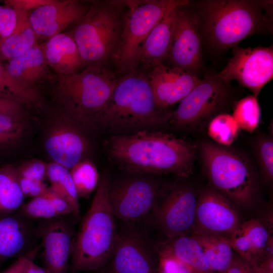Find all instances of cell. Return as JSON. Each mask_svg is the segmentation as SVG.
Wrapping results in <instances>:
<instances>
[{"instance_id": "obj_1", "label": "cell", "mask_w": 273, "mask_h": 273, "mask_svg": "<svg viewBox=\"0 0 273 273\" xmlns=\"http://www.w3.org/2000/svg\"><path fill=\"white\" fill-rule=\"evenodd\" d=\"M109 159L134 174H173L188 177L193 172L196 147L172 134L153 130L114 134L104 143Z\"/></svg>"}, {"instance_id": "obj_2", "label": "cell", "mask_w": 273, "mask_h": 273, "mask_svg": "<svg viewBox=\"0 0 273 273\" xmlns=\"http://www.w3.org/2000/svg\"><path fill=\"white\" fill-rule=\"evenodd\" d=\"M272 1L202 0L192 8L200 34L218 51L232 49L256 34H272Z\"/></svg>"}, {"instance_id": "obj_3", "label": "cell", "mask_w": 273, "mask_h": 273, "mask_svg": "<svg viewBox=\"0 0 273 273\" xmlns=\"http://www.w3.org/2000/svg\"><path fill=\"white\" fill-rule=\"evenodd\" d=\"M169 113L157 106L147 74L136 70L118 79L110 100L94 119L93 128L118 133L153 130L168 123Z\"/></svg>"}, {"instance_id": "obj_4", "label": "cell", "mask_w": 273, "mask_h": 273, "mask_svg": "<svg viewBox=\"0 0 273 273\" xmlns=\"http://www.w3.org/2000/svg\"><path fill=\"white\" fill-rule=\"evenodd\" d=\"M110 182L107 173L100 176L92 202L75 233L71 273L98 270L112 257L118 233L108 198Z\"/></svg>"}, {"instance_id": "obj_5", "label": "cell", "mask_w": 273, "mask_h": 273, "mask_svg": "<svg viewBox=\"0 0 273 273\" xmlns=\"http://www.w3.org/2000/svg\"><path fill=\"white\" fill-rule=\"evenodd\" d=\"M124 1H94L69 31L84 65L107 67L116 57L125 11Z\"/></svg>"}, {"instance_id": "obj_6", "label": "cell", "mask_w": 273, "mask_h": 273, "mask_svg": "<svg viewBox=\"0 0 273 273\" xmlns=\"http://www.w3.org/2000/svg\"><path fill=\"white\" fill-rule=\"evenodd\" d=\"M54 93L60 110L79 124L93 128L97 115L110 100L118 79L107 67L88 66L57 75Z\"/></svg>"}, {"instance_id": "obj_7", "label": "cell", "mask_w": 273, "mask_h": 273, "mask_svg": "<svg viewBox=\"0 0 273 273\" xmlns=\"http://www.w3.org/2000/svg\"><path fill=\"white\" fill-rule=\"evenodd\" d=\"M201 153L210 187L238 209L248 210L253 207L258 185L248 162L238 153L209 142L201 144Z\"/></svg>"}, {"instance_id": "obj_8", "label": "cell", "mask_w": 273, "mask_h": 273, "mask_svg": "<svg viewBox=\"0 0 273 273\" xmlns=\"http://www.w3.org/2000/svg\"><path fill=\"white\" fill-rule=\"evenodd\" d=\"M126 9L121 41L114 63L119 72L138 70L144 42L155 25L170 9L187 5L188 0L124 1Z\"/></svg>"}, {"instance_id": "obj_9", "label": "cell", "mask_w": 273, "mask_h": 273, "mask_svg": "<svg viewBox=\"0 0 273 273\" xmlns=\"http://www.w3.org/2000/svg\"><path fill=\"white\" fill-rule=\"evenodd\" d=\"M230 84L208 75L170 112L168 123L181 129L198 128L222 109L230 98Z\"/></svg>"}, {"instance_id": "obj_10", "label": "cell", "mask_w": 273, "mask_h": 273, "mask_svg": "<svg viewBox=\"0 0 273 273\" xmlns=\"http://www.w3.org/2000/svg\"><path fill=\"white\" fill-rule=\"evenodd\" d=\"M121 177L110 182L108 198L113 213L127 223L141 220L151 214L158 186L145 174Z\"/></svg>"}, {"instance_id": "obj_11", "label": "cell", "mask_w": 273, "mask_h": 273, "mask_svg": "<svg viewBox=\"0 0 273 273\" xmlns=\"http://www.w3.org/2000/svg\"><path fill=\"white\" fill-rule=\"evenodd\" d=\"M232 49L228 64L214 75L229 84L235 80L257 97L273 77L272 46L243 48L236 45Z\"/></svg>"}, {"instance_id": "obj_12", "label": "cell", "mask_w": 273, "mask_h": 273, "mask_svg": "<svg viewBox=\"0 0 273 273\" xmlns=\"http://www.w3.org/2000/svg\"><path fill=\"white\" fill-rule=\"evenodd\" d=\"M197 197L194 190L186 185L173 187L161 198L157 197L151 214L167 239L192 234Z\"/></svg>"}, {"instance_id": "obj_13", "label": "cell", "mask_w": 273, "mask_h": 273, "mask_svg": "<svg viewBox=\"0 0 273 273\" xmlns=\"http://www.w3.org/2000/svg\"><path fill=\"white\" fill-rule=\"evenodd\" d=\"M50 120L44 138L45 150L53 162L70 170L87 158L88 139L81 125L61 110Z\"/></svg>"}, {"instance_id": "obj_14", "label": "cell", "mask_w": 273, "mask_h": 273, "mask_svg": "<svg viewBox=\"0 0 273 273\" xmlns=\"http://www.w3.org/2000/svg\"><path fill=\"white\" fill-rule=\"evenodd\" d=\"M75 219H78L69 214L37 220L44 267L50 273H67L70 268Z\"/></svg>"}, {"instance_id": "obj_15", "label": "cell", "mask_w": 273, "mask_h": 273, "mask_svg": "<svg viewBox=\"0 0 273 273\" xmlns=\"http://www.w3.org/2000/svg\"><path fill=\"white\" fill-rule=\"evenodd\" d=\"M189 4L177 9L166 60L169 66L197 76L203 65L201 38L195 14Z\"/></svg>"}, {"instance_id": "obj_16", "label": "cell", "mask_w": 273, "mask_h": 273, "mask_svg": "<svg viewBox=\"0 0 273 273\" xmlns=\"http://www.w3.org/2000/svg\"><path fill=\"white\" fill-rule=\"evenodd\" d=\"M238 209L225 196L206 188L198 195L193 232L229 237L242 222Z\"/></svg>"}, {"instance_id": "obj_17", "label": "cell", "mask_w": 273, "mask_h": 273, "mask_svg": "<svg viewBox=\"0 0 273 273\" xmlns=\"http://www.w3.org/2000/svg\"><path fill=\"white\" fill-rule=\"evenodd\" d=\"M263 214L242 222L228 237L234 250L253 266L273 256L272 214Z\"/></svg>"}, {"instance_id": "obj_18", "label": "cell", "mask_w": 273, "mask_h": 273, "mask_svg": "<svg viewBox=\"0 0 273 273\" xmlns=\"http://www.w3.org/2000/svg\"><path fill=\"white\" fill-rule=\"evenodd\" d=\"M89 6L77 0H56L29 12V21L38 39L47 40L73 26Z\"/></svg>"}, {"instance_id": "obj_19", "label": "cell", "mask_w": 273, "mask_h": 273, "mask_svg": "<svg viewBox=\"0 0 273 273\" xmlns=\"http://www.w3.org/2000/svg\"><path fill=\"white\" fill-rule=\"evenodd\" d=\"M149 71L147 76L156 103L163 110L179 102L201 80L197 76L164 63L155 64Z\"/></svg>"}, {"instance_id": "obj_20", "label": "cell", "mask_w": 273, "mask_h": 273, "mask_svg": "<svg viewBox=\"0 0 273 273\" xmlns=\"http://www.w3.org/2000/svg\"><path fill=\"white\" fill-rule=\"evenodd\" d=\"M113 256V273H156L153 252L140 234L128 231L118 234Z\"/></svg>"}, {"instance_id": "obj_21", "label": "cell", "mask_w": 273, "mask_h": 273, "mask_svg": "<svg viewBox=\"0 0 273 273\" xmlns=\"http://www.w3.org/2000/svg\"><path fill=\"white\" fill-rule=\"evenodd\" d=\"M36 224L37 220L26 219L16 212L0 215V265L39 246Z\"/></svg>"}, {"instance_id": "obj_22", "label": "cell", "mask_w": 273, "mask_h": 273, "mask_svg": "<svg viewBox=\"0 0 273 273\" xmlns=\"http://www.w3.org/2000/svg\"><path fill=\"white\" fill-rule=\"evenodd\" d=\"M39 46L48 66L57 75L71 74L85 68L76 43L69 32L54 35Z\"/></svg>"}, {"instance_id": "obj_23", "label": "cell", "mask_w": 273, "mask_h": 273, "mask_svg": "<svg viewBox=\"0 0 273 273\" xmlns=\"http://www.w3.org/2000/svg\"><path fill=\"white\" fill-rule=\"evenodd\" d=\"M6 68L15 80L34 90H39L38 84L40 83L54 78L39 44L9 60Z\"/></svg>"}, {"instance_id": "obj_24", "label": "cell", "mask_w": 273, "mask_h": 273, "mask_svg": "<svg viewBox=\"0 0 273 273\" xmlns=\"http://www.w3.org/2000/svg\"><path fill=\"white\" fill-rule=\"evenodd\" d=\"M176 7L169 10L155 25L143 45L139 66L150 69L156 64L166 60L171 42L177 9Z\"/></svg>"}, {"instance_id": "obj_25", "label": "cell", "mask_w": 273, "mask_h": 273, "mask_svg": "<svg viewBox=\"0 0 273 273\" xmlns=\"http://www.w3.org/2000/svg\"><path fill=\"white\" fill-rule=\"evenodd\" d=\"M157 251L177 258L187 266L190 273H216L210 267L200 246L191 235L166 239L158 244Z\"/></svg>"}, {"instance_id": "obj_26", "label": "cell", "mask_w": 273, "mask_h": 273, "mask_svg": "<svg viewBox=\"0 0 273 273\" xmlns=\"http://www.w3.org/2000/svg\"><path fill=\"white\" fill-rule=\"evenodd\" d=\"M191 235L200 246L211 269L216 273H226L235 257L228 237L197 232Z\"/></svg>"}, {"instance_id": "obj_27", "label": "cell", "mask_w": 273, "mask_h": 273, "mask_svg": "<svg viewBox=\"0 0 273 273\" xmlns=\"http://www.w3.org/2000/svg\"><path fill=\"white\" fill-rule=\"evenodd\" d=\"M16 213L26 219L32 220L73 214L70 205L50 187L43 194L23 203Z\"/></svg>"}, {"instance_id": "obj_28", "label": "cell", "mask_w": 273, "mask_h": 273, "mask_svg": "<svg viewBox=\"0 0 273 273\" xmlns=\"http://www.w3.org/2000/svg\"><path fill=\"white\" fill-rule=\"evenodd\" d=\"M17 10L18 19L15 29L0 44V58L2 59L9 61L39 44L38 37L29 21V12Z\"/></svg>"}, {"instance_id": "obj_29", "label": "cell", "mask_w": 273, "mask_h": 273, "mask_svg": "<svg viewBox=\"0 0 273 273\" xmlns=\"http://www.w3.org/2000/svg\"><path fill=\"white\" fill-rule=\"evenodd\" d=\"M24 198L17 167L11 164L1 167L0 215L15 213L23 204Z\"/></svg>"}, {"instance_id": "obj_30", "label": "cell", "mask_w": 273, "mask_h": 273, "mask_svg": "<svg viewBox=\"0 0 273 273\" xmlns=\"http://www.w3.org/2000/svg\"><path fill=\"white\" fill-rule=\"evenodd\" d=\"M46 177L51 183V189L70 205L73 215L78 219L80 214L79 197L70 170L52 162L47 164Z\"/></svg>"}, {"instance_id": "obj_31", "label": "cell", "mask_w": 273, "mask_h": 273, "mask_svg": "<svg viewBox=\"0 0 273 273\" xmlns=\"http://www.w3.org/2000/svg\"><path fill=\"white\" fill-rule=\"evenodd\" d=\"M0 58V98L11 99L25 106L38 104L41 99L39 90L26 87L12 78Z\"/></svg>"}, {"instance_id": "obj_32", "label": "cell", "mask_w": 273, "mask_h": 273, "mask_svg": "<svg viewBox=\"0 0 273 273\" xmlns=\"http://www.w3.org/2000/svg\"><path fill=\"white\" fill-rule=\"evenodd\" d=\"M79 198H87L97 189L100 175L95 165L86 158L70 170Z\"/></svg>"}, {"instance_id": "obj_33", "label": "cell", "mask_w": 273, "mask_h": 273, "mask_svg": "<svg viewBox=\"0 0 273 273\" xmlns=\"http://www.w3.org/2000/svg\"><path fill=\"white\" fill-rule=\"evenodd\" d=\"M26 129L24 116L0 114V154L14 149Z\"/></svg>"}, {"instance_id": "obj_34", "label": "cell", "mask_w": 273, "mask_h": 273, "mask_svg": "<svg viewBox=\"0 0 273 273\" xmlns=\"http://www.w3.org/2000/svg\"><path fill=\"white\" fill-rule=\"evenodd\" d=\"M232 116L240 129L252 133L257 128L261 116L257 97L249 95L237 101Z\"/></svg>"}, {"instance_id": "obj_35", "label": "cell", "mask_w": 273, "mask_h": 273, "mask_svg": "<svg viewBox=\"0 0 273 273\" xmlns=\"http://www.w3.org/2000/svg\"><path fill=\"white\" fill-rule=\"evenodd\" d=\"M240 127L232 115L220 113L210 121L208 134L217 144L229 146L233 143L239 133Z\"/></svg>"}, {"instance_id": "obj_36", "label": "cell", "mask_w": 273, "mask_h": 273, "mask_svg": "<svg viewBox=\"0 0 273 273\" xmlns=\"http://www.w3.org/2000/svg\"><path fill=\"white\" fill-rule=\"evenodd\" d=\"M254 152L263 180L273 179V141L271 137L258 138L254 144Z\"/></svg>"}, {"instance_id": "obj_37", "label": "cell", "mask_w": 273, "mask_h": 273, "mask_svg": "<svg viewBox=\"0 0 273 273\" xmlns=\"http://www.w3.org/2000/svg\"><path fill=\"white\" fill-rule=\"evenodd\" d=\"M18 12L4 2L0 5V44L13 32L17 25Z\"/></svg>"}, {"instance_id": "obj_38", "label": "cell", "mask_w": 273, "mask_h": 273, "mask_svg": "<svg viewBox=\"0 0 273 273\" xmlns=\"http://www.w3.org/2000/svg\"><path fill=\"white\" fill-rule=\"evenodd\" d=\"M17 169L19 177L43 181L46 177L47 164L39 160H32Z\"/></svg>"}, {"instance_id": "obj_39", "label": "cell", "mask_w": 273, "mask_h": 273, "mask_svg": "<svg viewBox=\"0 0 273 273\" xmlns=\"http://www.w3.org/2000/svg\"><path fill=\"white\" fill-rule=\"evenodd\" d=\"M158 254L159 273H190L187 266L175 257L167 254Z\"/></svg>"}, {"instance_id": "obj_40", "label": "cell", "mask_w": 273, "mask_h": 273, "mask_svg": "<svg viewBox=\"0 0 273 273\" xmlns=\"http://www.w3.org/2000/svg\"><path fill=\"white\" fill-rule=\"evenodd\" d=\"M20 188L24 197L33 198L43 194L49 189L42 181L34 180L19 177Z\"/></svg>"}, {"instance_id": "obj_41", "label": "cell", "mask_w": 273, "mask_h": 273, "mask_svg": "<svg viewBox=\"0 0 273 273\" xmlns=\"http://www.w3.org/2000/svg\"><path fill=\"white\" fill-rule=\"evenodd\" d=\"M41 248L40 243L39 246L29 253L17 258L2 273H24L29 262L34 258L38 252Z\"/></svg>"}, {"instance_id": "obj_42", "label": "cell", "mask_w": 273, "mask_h": 273, "mask_svg": "<svg viewBox=\"0 0 273 273\" xmlns=\"http://www.w3.org/2000/svg\"><path fill=\"white\" fill-rule=\"evenodd\" d=\"M56 0H6L4 2L17 10L30 12L41 6L53 3Z\"/></svg>"}, {"instance_id": "obj_43", "label": "cell", "mask_w": 273, "mask_h": 273, "mask_svg": "<svg viewBox=\"0 0 273 273\" xmlns=\"http://www.w3.org/2000/svg\"><path fill=\"white\" fill-rule=\"evenodd\" d=\"M17 101L0 98V114L24 116V107Z\"/></svg>"}, {"instance_id": "obj_44", "label": "cell", "mask_w": 273, "mask_h": 273, "mask_svg": "<svg viewBox=\"0 0 273 273\" xmlns=\"http://www.w3.org/2000/svg\"><path fill=\"white\" fill-rule=\"evenodd\" d=\"M226 273H255L254 266L239 256L234 257Z\"/></svg>"}, {"instance_id": "obj_45", "label": "cell", "mask_w": 273, "mask_h": 273, "mask_svg": "<svg viewBox=\"0 0 273 273\" xmlns=\"http://www.w3.org/2000/svg\"><path fill=\"white\" fill-rule=\"evenodd\" d=\"M24 273H50L44 267H42L34 262V260H31L25 270Z\"/></svg>"}, {"instance_id": "obj_46", "label": "cell", "mask_w": 273, "mask_h": 273, "mask_svg": "<svg viewBox=\"0 0 273 273\" xmlns=\"http://www.w3.org/2000/svg\"><path fill=\"white\" fill-rule=\"evenodd\" d=\"M110 273H113V272L111 271Z\"/></svg>"}]
</instances>
